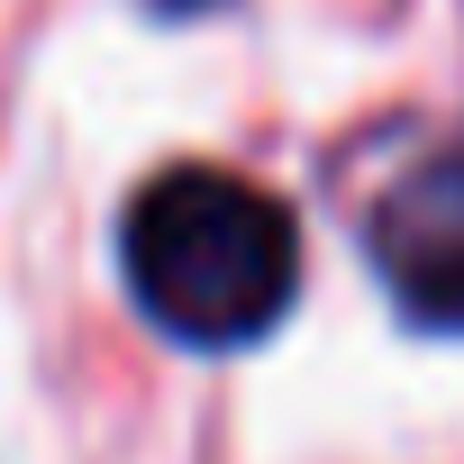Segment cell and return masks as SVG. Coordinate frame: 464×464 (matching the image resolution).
I'll return each instance as SVG.
<instances>
[{
  "label": "cell",
  "mask_w": 464,
  "mask_h": 464,
  "mask_svg": "<svg viewBox=\"0 0 464 464\" xmlns=\"http://www.w3.org/2000/svg\"><path fill=\"white\" fill-rule=\"evenodd\" d=\"M128 301L182 346H256L301 292V227L292 209L227 173V164H164L119 218Z\"/></svg>",
  "instance_id": "6da1fadb"
},
{
  "label": "cell",
  "mask_w": 464,
  "mask_h": 464,
  "mask_svg": "<svg viewBox=\"0 0 464 464\" xmlns=\"http://www.w3.org/2000/svg\"><path fill=\"white\" fill-rule=\"evenodd\" d=\"M373 274L419 328H464V146L428 155L373 200Z\"/></svg>",
  "instance_id": "7a4b0ae2"
},
{
  "label": "cell",
  "mask_w": 464,
  "mask_h": 464,
  "mask_svg": "<svg viewBox=\"0 0 464 464\" xmlns=\"http://www.w3.org/2000/svg\"><path fill=\"white\" fill-rule=\"evenodd\" d=\"M164 10H200V0H164Z\"/></svg>",
  "instance_id": "3957f363"
}]
</instances>
